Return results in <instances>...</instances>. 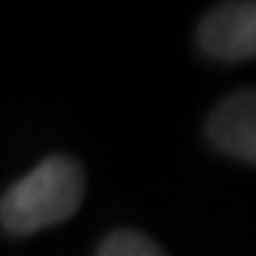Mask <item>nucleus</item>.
<instances>
[{"label":"nucleus","mask_w":256,"mask_h":256,"mask_svg":"<svg viewBox=\"0 0 256 256\" xmlns=\"http://www.w3.org/2000/svg\"><path fill=\"white\" fill-rule=\"evenodd\" d=\"M86 192L84 167L74 158L52 154L0 198V226L12 234H34L78 213Z\"/></svg>","instance_id":"1"},{"label":"nucleus","mask_w":256,"mask_h":256,"mask_svg":"<svg viewBox=\"0 0 256 256\" xmlns=\"http://www.w3.org/2000/svg\"><path fill=\"white\" fill-rule=\"evenodd\" d=\"M198 44L210 59L244 62L256 52V6L222 4L210 10L198 25Z\"/></svg>","instance_id":"2"},{"label":"nucleus","mask_w":256,"mask_h":256,"mask_svg":"<svg viewBox=\"0 0 256 256\" xmlns=\"http://www.w3.org/2000/svg\"><path fill=\"white\" fill-rule=\"evenodd\" d=\"M207 136L219 152L253 164L256 158V93L241 90L213 108L207 120Z\"/></svg>","instance_id":"3"},{"label":"nucleus","mask_w":256,"mask_h":256,"mask_svg":"<svg viewBox=\"0 0 256 256\" xmlns=\"http://www.w3.org/2000/svg\"><path fill=\"white\" fill-rule=\"evenodd\" d=\"M96 256H164V250L152 241L148 234L139 232H114L108 234Z\"/></svg>","instance_id":"4"}]
</instances>
